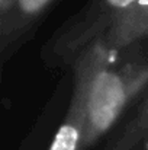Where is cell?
<instances>
[{"label":"cell","mask_w":148,"mask_h":150,"mask_svg":"<svg viewBox=\"0 0 148 150\" xmlns=\"http://www.w3.org/2000/svg\"><path fill=\"white\" fill-rule=\"evenodd\" d=\"M148 140V86L107 136L102 150H138Z\"/></svg>","instance_id":"277c9868"},{"label":"cell","mask_w":148,"mask_h":150,"mask_svg":"<svg viewBox=\"0 0 148 150\" xmlns=\"http://www.w3.org/2000/svg\"><path fill=\"white\" fill-rule=\"evenodd\" d=\"M137 0H86L44 42L39 58L49 70H67L110 31Z\"/></svg>","instance_id":"7a4b0ae2"},{"label":"cell","mask_w":148,"mask_h":150,"mask_svg":"<svg viewBox=\"0 0 148 150\" xmlns=\"http://www.w3.org/2000/svg\"><path fill=\"white\" fill-rule=\"evenodd\" d=\"M144 150H148V140L145 142V144H144Z\"/></svg>","instance_id":"52a82bcc"},{"label":"cell","mask_w":148,"mask_h":150,"mask_svg":"<svg viewBox=\"0 0 148 150\" xmlns=\"http://www.w3.org/2000/svg\"><path fill=\"white\" fill-rule=\"evenodd\" d=\"M60 0H15L0 16V61L6 66L34 37Z\"/></svg>","instance_id":"3957f363"},{"label":"cell","mask_w":148,"mask_h":150,"mask_svg":"<svg viewBox=\"0 0 148 150\" xmlns=\"http://www.w3.org/2000/svg\"><path fill=\"white\" fill-rule=\"evenodd\" d=\"M13 3H15V0H0V16L4 15L12 7Z\"/></svg>","instance_id":"8992f818"},{"label":"cell","mask_w":148,"mask_h":150,"mask_svg":"<svg viewBox=\"0 0 148 150\" xmlns=\"http://www.w3.org/2000/svg\"><path fill=\"white\" fill-rule=\"evenodd\" d=\"M147 86L148 37L109 54L92 80L81 150L109 136Z\"/></svg>","instance_id":"6da1fadb"},{"label":"cell","mask_w":148,"mask_h":150,"mask_svg":"<svg viewBox=\"0 0 148 150\" xmlns=\"http://www.w3.org/2000/svg\"><path fill=\"white\" fill-rule=\"evenodd\" d=\"M145 37H148V0H137L96 45L107 54H115Z\"/></svg>","instance_id":"5b68a950"}]
</instances>
